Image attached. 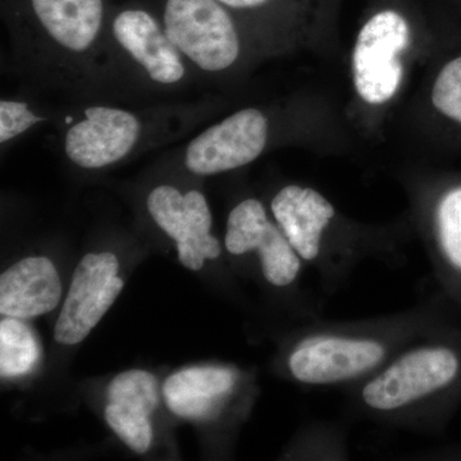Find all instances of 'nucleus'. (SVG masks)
Returning a JSON list of instances; mask_svg holds the SVG:
<instances>
[{"instance_id": "f257e3e1", "label": "nucleus", "mask_w": 461, "mask_h": 461, "mask_svg": "<svg viewBox=\"0 0 461 461\" xmlns=\"http://www.w3.org/2000/svg\"><path fill=\"white\" fill-rule=\"evenodd\" d=\"M415 32L414 14L406 0H378L369 9L350 57L351 84L362 107L378 111L397 98Z\"/></svg>"}, {"instance_id": "f03ea898", "label": "nucleus", "mask_w": 461, "mask_h": 461, "mask_svg": "<svg viewBox=\"0 0 461 461\" xmlns=\"http://www.w3.org/2000/svg\"><path fill=\"white\" fill-rule=\"evenodd\" d=\"M162 23L182 57L206 74L230 71L244 53L238 16L217 0H166Z\"/></svg>"}, {"instance_id": "7ed1b4c3", "label": "nucleus", "mask_w": 461, "mask_h": 461, "mask_svg": "<svg viewBox=\"0 0 461 461\" xmlns=\"http://www.w3.org/2000/svg\"><path fill=\"white\" fill-rule=\"evenodd\" d=\"M269 140V121L258 108H244L208 127L187 145L185 166L198 176H212L250 165Z\"/></svg>"}, {"instance_id": "20e7f679", "label": "nucleus", "mask_w": 461, "mask_h": 461, "mask_svg": "<svg viewBox=\"0 0 461 461\" xmlns=\"http://www.w3.org/2000/svg\"><path fill=\"white\" fill-rule=\"evenodd\" d=\"M459 355L445 346L403 355L366 384L364 402L377 411H395L415 400L444 390L459 375Z\"/></svg>"}, {"instance_id": "39448f33", "label": "nucleus", "mask_w": 461, "mask_h": 461, "mask_svg": "<svg viewBox=\"0 0 461 461\" xmlns=\"http://www.w3.org/2000/svg\"><path fill=\"white\" fill-rule=\"evenodd\" d=\"M120 263L112 253L87 254L78 263L62 306L54 339L75 345L89 336L123 288Z\"/></svg>"}, {"instance_id": "423d86ee", "label": "nucleus", "mask_w": 461, "mask_h": 461, "mask_svg": "<svg viewBox=\"0 0 461 461\" xmlns=\"http://www.w3.org/2000/svg\"><path fill=\"white\" fill-rule=\"evenodd\" d=\"M148 211L159 229L177 245L178 259L191 271H199L206 259L221 256L220 241L212 235V213L200 191L182 194L160 185L148 196Z\"/></svg>"}, {"instance_id": "0eeeda50", "label": "nucleus", "mask_w": 461, "mask_h": 461, "mask_svg": "<svg viewBox=\"0 0 461 461\" xmlns=\"http://www.w3.org/2000/svg\"><path fill=\"white\" fill-rule=\"evenodd\" d=\"M224 244L233 256L257 250L264 277L275 286H287L295 281L300 271V257L295 249L278 224L269 220L259 200H244L230 211Z\"/></svg>"}, {"instance_id": "6e6552de", "label": "nucleus", "mask_w": 461, "mask_h": 461, "mask_svg": "<svg viewBox=\"0 0 461 461\" xmlns=\"http://www.w3.org/2000/svg\"><path fill=\"white\" fill-rule=\"evenodd\" d=\"M141 122L131 112L94 105L67 130L65 151L74 165L99 169L131 153L141 136Z\"/></svg>"}, {"instance_id": "1a4fd4ad", "label": "nucleus", "mask_w": 461, "mask_h": 461, "mask_svg": "<svg viewBox=\"0 0 461 461\" xmlns=\"http://www.w3.org/2000/svg\"><path fill=\"white\" fill-rule=\"evenodd\" d=\"M111 32L151 83L172 86L186 77V59L167 35L162 20L147 9H121L112 18Z\"/></svg>"}, {"instance_id": "9d476101", "label": "nucleus", "mask_w": 461, "mask_h": 461, "mask_svg": "<svg viewBox=\"0 0 461 461\" xmlns=\"http://www.w3.org/2000/svg\"><path fill=\"white\" fill-rule=\"evenodd\" d=\"M384 357L378 342L318 336L297 346L288 366L294 377L305 384H333L369 371Z\"/></svg>"}, {"instance_id": "9b49d317", "label": "nucleus", "mask_w": 461, "mask_h": 461, "mask_svg": "<svg viewBox=\"0 0 461 461\" xmlns=\"http://www.w3.org/2000/svg\"><path fill=\"white\" fill-rule=\"evenodd\" d=\"M36 29L63 56H86L105 25V0H27Z\"/></svg>"}, {"instance_id": "f8f14e48", "label": "nucleus", "mask_w": 461, "mask_h": 461, "mask_svg": "<svg viewBox=\"0 0 461 461\" xmlns=\"http://www.w3.org/2000/svg\"><path fill=\"white\" fill-rule=\"evenodd\" d=\"M107 399L108 426L135 453H147L153 441L149 418L159 402L157 379L145 371L121 373L109 384Z\"/></svg>"}, {"instance_id": "ddd939ff", "label": "nucleus", "mask_w": 461, "mask_h": 461, "mask_svg": "<svg viewBox=\"0 0 461 461\" xmlns=\"http://www.w3.org/2000/svg\"><path fill=\"white\" fill-rule=\"evenodd\" d=\"M62 282L48 258L20 260L0 277V313L30 320L50 313L59 304Z\"/></svg>"}, {"instance_id": "4468645a", "label": "nucleus", "mask_w": 461, "mask_h": 461, "mask_svg": "<svg viewBox=\"0 0 461 461\" xmlns=\"http://www.w3.org/2000/svg\"><path fill=\"white\" fill-rule=\"evenodd\" d=\"M271 211L297 256L314 260L321 250V235L335 217V208L311 187L290 185L276 194Z\"/></svg>"}, {"instance_id": "2eb2a0df", "label": "nucleus", "mask_w": 461, "mask_h": 461, "mask_svg": "<svg viewBox=\"0 0 461 461\" xmlns=\"http://www.w3.org/2000/svg\"><path fill=\"white\" fill-rule=\"evenodd\" d=\"M235 381V373L223 366H190L166 379L163 395L177 417L206 420L229 395Z\"/></svg>"}, {"instance_id": "dca6fc26", "label": "nucleus", "mask_w": 461, "mask_h": 461, "mask_svg": "<svg viewBox=\"0 0 461 461\" xmlns=\"http://www.w3.org/2000/svg\"><path fill=\"white\" fill-rule=\"evenodd\" d=\"M429 100L446 131L461 140V47L447 53L437 66Z\"/></svg>"}, {"instance_id": "f3484780", "label": "nucleus", "mask_w": 461, "mask_h": 461, "mask_svg": "<svg viewBox=\"0 0 461 461\" xmlns=\"http://www.w3.org/2000/svg\"><path fill=\"white\" fill-rule=\"evenodd\" d=\"M41 357V346L32 329L17 318L0 321V375L14 378L27 375Z\"/></svg>"}, {"instance_id": "a211bd4d", "label": "nucleus", "mask_w": 461, "mask_h": 461, "mask_svg": "<svg viewBox=\"0 0 461 461\" xmlns=\"http://www.w3.org/2000/svg\"><path fill=\"white\" fill-rule=\"evenodd\" d=\"M437 242L445 259L461 273V178H456L441 191L435 212Z\"/></svg>"}, {"instance_id": "6ab92c4d", "label": "nucleus", "mask_w": 461, "mask_h": 461, "mask_svg": "<svg viewBox=\"0 0 461 461\" xmlns=\"http://www.w3.org/2000/svg\"><path fill=\"white\" fill-rule=\"evenodd\" d=\"M236 16H281L299 21L317 17L326 0H217Z\"/></svg>"}, {"instance_id": "aec40b11", "label": "nucleus", "mask_w": 461, "mask_h": 461, "mask_svg": "<svg viewBox=\"0 0 461 461\" xmlns=\"http://www.w3.org/2000/svg\"><path fill=\"white\" fill-rule=\"evenodd\" d=\"M45 117L30 111L26 103L16 100L0 102V142L14 140L35 124L44 122Z\"/></svg>"}]
</instances>
